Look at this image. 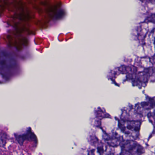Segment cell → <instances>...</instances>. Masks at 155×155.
I'll use <instances>...</instances> for the list:
<instances>
[{
    "instance_id": "cell-3",
    "label": "cell",
    "mask_w": 155,
    "mask_h": 155,
    "mask_svg": "<svg viewBox=\"0 0 155 155\" xmlns=\"http://www.w3.org/2000/svg\"><path fill=\"white\" fill-rule=\"evenodd\" d=\"M17 65L16 60L12 55L8 53H1V71H8L14 68Z\"/></svg>"
},
{
    "instance_id": "cell-4",
    "label": "cell",
    "mask_w": 155,
    "mask_h": 155,
    "mask_svg": "<svg viewBox=\"0 0 155 155\" xmlns=\"http://www.w3.org/2000/svg\"><path fill=\"white\" fill-rule=\"evenodd\" d=\"M148 20L149 21H151V22H155V15H153V16H151L150 18H149L148 19Z\"/></svg>"
},
{
    "instance_id": "cell-2",
    "label": "cell",
    "mask_w": 155,
    "mask_h": 155,
    "mask_svg": "<svg viewBox=\"0 0 155 155\" xmlns=\"http://www.w3.org/2000/svg\"><path fill=\"white\" fill-rule=\"evenodd\" d=\"M122 154L140 155L143 154L144 150L142 146L132 140H128L122 146Z\"/></svg>"
},
{
    "instance_id": "cell-1",
    "label": "cell",
    "mask_w": 155,
    "mask_h": 155,
    "mask_svg": "<svg viewBox=\"0 0 155 155\" xmlns=\"http://www.w3.org/2000/svg\"><path fill=\"white\" fill-rule=\"evenodd\" d=\"M140 124V121L122 120L120 123L119 127L124 134L135 139L138 136Z\"/></svg>"
}]
</instances>
